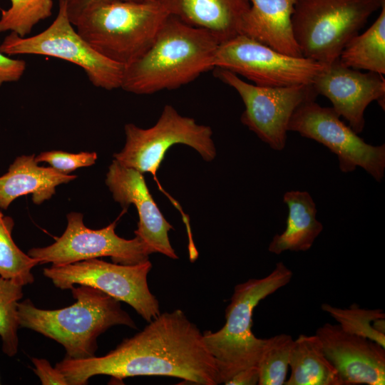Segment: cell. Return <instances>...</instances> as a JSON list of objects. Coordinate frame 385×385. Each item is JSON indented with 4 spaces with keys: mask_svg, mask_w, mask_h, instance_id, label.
Masks as SVG:
<instances>
[{
    "mask_svg": "<svg viewBox=\"0 0 385 385\" xmlns=\"http://www.w3.org/2000/svg\"><path fill=\"white\" fill-rule=\"evenodd\" d=\"M76 178L51 167L39 166L34 154L21 155L0 176V208L6 210L16 198L29 194L34 204L41 205L55 194L58 185Z\"/></svg>",
    "mask_w": 385,
    "mask_h": 385,
    "instance_id": "d6986e66",
    "label": "cell"
},
{
    "mask_svg": "<svg viewBox=\"0 0 385 385\" xmlns=\"http://www.w3.org/2000/svg\"><path fill=\"white\" fill-rule=\"evenodd\" d=\"M106 184L114 200L123 208L131 204L135 206L139 217L135 236L142 240L150 255L158 252L178 259L168 237V232L173 227L152 197L143 174L113 159L106 173Z\"/></svg>",
    "mask_w": 385,
    "mask_h": 385,
    "instance_id": "9a60e30c",
    "label": "cell"
},
{
    "mask_svg": "<svg viewBox=\"0 0 385 385\" xmlns=\"http://www.w3.org/2000/svg\"><path fill=\"white\" fill-rule=\"evenodd\" d=\"M213 66L244 76L260 86L285 87L311 85L324 66L303 56L282 53L240 34L219 44Z\"/></svg>",
    "mask_w": 385,
    "mask_h": 385,
    "instance_id": "30bf717a",
    "label": "cell"
},
{
    "mask_svg": "<svg viewBox=\"0 0 385 385\" xmlns=\"http://www.w3.org/2000/svg\"><path fill=\"white\" fill-rule=\"evenodd\" d=\"M259 381V369L257 366H254L242 370L236 374L228 380L226 385H255Z\"/></svg>",
    "mask_w": 385,
    "mask_h": 385,
    "instance_id": "4dcf8cb0",
    "label": "cell"
},
{
    "mask_svg": "<svg viewBox=\"0 0 385 385\" xmlns=\"http://www.w3.org/2000/svg\"><path fill=\"white\" fill-rule=\"evenodd\" d=\"M125 143L123 148L113 155L120 165L141 173H149L159 190L180 212L187 217L181 206L162 188L157 172L170 148L175 144L187 145L195 149L205 161L216 157V148L210 126L197 124L195 119L181 115L171 105H166L155 124L141 128L133 123L125 127Z\"/></svg>",
    "mask_w": 385,
    "mask_h": 385,
    "instance_id": "52a82bcc",
    "label": "cell"
},
{
    "mask_svg": "<svg viewBox=\"0 0 385 385\" xmlns=\"http://www.w3.org/2000/svg\"><path fill=\"white\" fill-rule=\"evenodd\" d=\"M339 60L351 68L385 73V4L371 26L349 41Z\"/></svg>",
    "mask_w": 385,
    "mask_h": 385,
    "instance_id": "7402d4cb",
    "label": "cell"
},
{
    "mask_svg": "<svg viewBox=\"0 0 385 385\" xmlns=\"http://www.w3.org/2000/svg\"><path fill=\"white\" fill-rule=\"evenodd\" d=\"M283 201L288 207L286 228L273 237L268 250L275 255L309 250L323 230L315 202L308 192L299 190L286 192Z\"/></svg>",
    "mask_w": 385,
    "mask_h": 385,
    "instance_id": "ffe728a7",
    "label": "cell"
},
{
    "mask_svg": "<svg viewBox=\"0 0 385 385\" xmlns=\"http://www.w3.org/2000/svg\"><path fill=\"white\" fill-rule=\"evenodd\" d=\"M76 302L58 309H43L27 299L18 304L19 327L30 329L48 337L74 359L96 356L97 338L111 327L124 325L136 329L120 301L89 286H73Z\"/></svg>",
    "mask_w": 385,
    "mask_h": 385,
    "instance_id": "3957f363",
    "label": "cell"
},
{
    "mask_svg": "<svg viewBox=\"0 0 385 385\" xmlns=\"http://www.w3.org/2000/svg\"><path fill=\"white\" fill-rule=\"evenodd\" d=\"M168 16L160 0L109 1L88 6L72 24L96 51L125 66L150 47Z\"/></svg>",
    "mask_w": 385,
    "mask_h": 385,
    "instance_id": "277c9868",
    "label": "cell"
},
{
    "mask_svg": "<svg viewBox=\"0 0 385 385\" xmlns=\"http://www.w3.org/2000/svg\"><path fill=\"white\" fill-rule=\"evenodd\" d=\"M323 144L338 158L343 173L360 167L376 181L383 180L385 172V145L366 143L358 133L340 120L332 107H323L315 101L299 106L293 113L288 131Z\"/></svg>",
    "mask_w": 385,
    "mask_h": 385,
    "instance_id": "8fae6325",
    "label": "cell"
},
{
    "mask_svg": "<svg viewBox=\"0 0 385 385\" xmlns=\"http://www.w3.org/2000/svg\"><path fill=\"white\" fill-rule=\"evenodd\" d=\"M219 44L211 33L168 15L150 47L124 66L120 88L138 95L176 89L214 69Z\"/></svg>",
    "mask_w": 385,
    "mask_h": 385,
    "instance_id": "7a4b0ae2",
    "label": "cell"
},
{
    "mask_svg": "<svg viewBox=\"0 0 385 385\" xmlns=\"http://www.w3.org/2000/svg\"><path fill=\"white\" fill-rule=\"evenodd\" d=\"M168 15L206 30L220 43L240 34L250 0H160Z\"/></svg>",
    "mask_w": 385,
    "mask_h": 385,
    "instance_id": "e0dca14e",
    "label": "cell"
},
{
    "mask_svg": "<svg viewBox=\"0 0 385 385\" xmlns=\"http://www.w3.org/2000/svg\"><path fill=\"white\" fill-rule=\"evenodd\" d=\"M292 336L280 334L266 339L262 352L257 362L259 385H282L287 378Z\"/></svg>",
    "mask_w": 385,
    "mask_h": 385,
    "instance_id": "d4e9b609",
    "label": "cell"
},
{
    "mask_svg": "<svg viewBox=\"0 0 385 385\" xmlns=\"http://www.w3.org/2000/svg\"><path fill=\"white\" fill-rule=\"evenodd\" d=\"M0 383H1V380H0Z\"/></svg>",
    "mask_w": 385,
    "mask_h": 385,
    "instance_id": "d6a6232c",
    "label": "cell"
},
{
    "mask_svg": "<svg viewBox=\"0 0 385 385\" xmlns=\"http://www.w3.org/2000/svg\"><path fill=\"white\" fill-rule=\"evenodd\" d=\"M312 86L317 95L324 96L331 101L334 110L358 134L364 130V112L371 102L377 101L384 109L383 75L347 67L339 58L324 66Z\"/></svg>",
    "mask_w": 385,
    "mask_h": 385,
    "instance_id": "5bb4252c",
    "label": "cell"
},
{
    "mask_svg": "<svg viewBox=\"0 0 385 385\" xmlns=\"http://www.w3.org/2000/svg\"><path fill=\"white\" fill-rule=\"evenodd\" d=\"M10 1V8L1 10L0 33L10 31L25 37L38 23L51 16L52 0Z\"/></svg>",
    "mask_w": 385,
    "mask_h": 385,
    "instance_id": "484cf974",
    "label": "cell"
},
{
    "mask_svg": "<svg viewBox=\"0 0 385 385\" xmlns=\"http://www.w3.org/2000/svg\"><path fill=\"white\" fill-rule=\"evenodd\" d=\"M0 208V277L22 285L32 284V269L38 262L24 253L14 242L12 231L14 221Z\"/></svg>",
    "mask_w": 385,
    "mask_h": 385,
    "instance_id": "603a6c76",
    "label": "cell"
},
{
    "mask_svg": "<svg viewBox=\"0 0 385 385\" xmlns=\"http://www.w3.org/2000/svg\"><path fill=\"white\" fill-rule=\"evenodd\" d=\"M151 268L149 260L122 265L94 258L64 265H52L43 269V274L61 289L74 285L98 289L127 303L149 322L160 314L159 302L148 284Z\"/></svg>",
    "mask_w": 385,
    "mask_h": 385,
    "instance_id": "9c48e42d",
    "label": "cell"
},
{
    "mask_svg": "<svg viewBox=\"0 0 385 385\" xmlns=\"http://www.w3.org/2000/svg\"><path fill=\"white\" fill-rule=\"evenodd\" d=\"M66 218L64 232L53 244L29 250L28 255L38 264L64 265L102 257L122 265L149 260L150 253L140 238L135 236L127 240L115 233L116 220L101 229L92 230L84 225L81 213L72 212Z\"/></svg>",
    "mask_w": 385,
    "mask_h": 385,
    "instance_id": "4fadbf2b",
    "label": "cell"
},
{
    "mask_svg": "<svg viewBox=\"0 0 385 385\" xmlns=\"http://www.w3.org/2000/svg\"><path fill=\"white\" fill-rule=\"evenodd\" d=\"M98 158L95 152H80L72 153L61 150H51L41 153L35 160L37 163H46L59 173L68 174L78 168L88 167L95 164Z\"/></svg>",
    "mask_w": 385,
    "mask_h": 385,
    "instance_id": "83f0119b",
    "label": "cell"
},
{
    "mask_svg": "<svg viewBox=\"0 0 385 385\" xmlns=\"http://www.w3.org/2000/svg\"><path fill=\"white\" fill-rule=\"evenodd\" d=\"M7 56L41 55L60 58L81 68L90 82L105 90L120 88L124 66L96 51L70 21L66 0H59L56 17L46 29L31 36L7 35L0 43Z\"/></svg>",
    "mask_w": 385,
    "mask_h": 385,
    "instance_id": "ba28073f",
    "label": "cell"
},
{
    "mask_svg": "<svg viewBox=\"0 0 385 385\" xmlns=\"http://www.w3.org/2000/svg\"><path fill=\"white\" fill-rule=\"evenodd\" d=\"M68 385L87 384L108 375L122 380L138 376L180 378L198 385H217V370L203 334L181 309L160 314L134 336L104 356L65 357L55 366Z\"/></svg>",
    "mask_w": 385,
    "mask_h": 385,
    "instance_id": "6da1fadb",
    "label": "cell"
},
{
    "mask_svg": "<svg viewBox=\"0 0 385 385\" xmlns=\"http://www.w3.org/2000/svg\"><path fill=\"white\" fill-rule=\"evenodd\" d=\"M31 361L34 365V371L42 384L68 385L63 374L56 367H53L48 360L32 358Z\"/></svg>",
    "mask_w": 385,
    "mask_h": 385,
    "instance_id": "f546056e",
    "label": "cell"
},
{
    "mask_svg": "<svg viewBox=\"0 0 385 385\" xmlns=\"http://www.w3.org/2000/svg\"><path fill=\"white\" fill-rule=\"evenodd\" d=\"M297 0H250L240 34L286 55L302 56L294 40L292 16Z\"/></svg>",
    "mask_w": 385,
    "mask_h": 385,
    "instance_id": "ac0fdd59",
    "label": "cell"
},
{
    "mask_svg": "<svg viewBox=\"0 0 385 385\" xmlns=\"http://www.w3.org/2000/svg\"><path fill=\"white\" fill-rule=\"evenodd\" d=\"M22 288V285L0 277V337L2 351L9 356L18 351V304L23 297Z\"/></svg>",
    "mask_w": 385,
    "mask_h": 385,
    "instance_id": "4316f807",
    "label": "cell"
},
{
    "mask_svg": "<svg viewBox=\"0 0 385 385\" xmlns=\"http://www.w3.org/2000/svg\"><path fill=\"white\" fill-rule=\"evenodd\" d=\"M292 274L282 262H278L266 277L237 284L225 309L224 326L215 332L202 333L215 362L217 384H225L238 372L257 366L266 339L252 333L254 309L261 300L286 286Z\"/></svg>",
    "mask_w": 385,
    "mask_h": 385,
    "instance_id": "5b68a950",
    "label": "cell"
},
{
    "mask_svg": "<svg viewBox=\"0 0 385 385\" xmlns=\"http://www.w3.org/2000/svg\"><path fill=\"white\" fill-rule=\"evenodd\" d=\"M316 335L343 385H384L385 348L381 345L330 323L318 328Z\"/></svg>",
    "mask_w": 385,
    "mask_h": 385,
    "instance_id": "2e32d148",
    "label": "cell"
},
{
    "mask_svg": "<svg viewBox=\"0 0 385 385\" xmlns=\"http://www.w3.org/2000/svg\"><path fill=\"white\" fill-rule=\"evenodd\" d=\"M289 366L291 374L285 385H343L316 334H301L293 341Z\"/></svg>",
    "mask_w": 385,
    "mask_h": 385,
    "instance_id": "44dd1931",
    "label": "cell"
},
{
    "mask_svg": "<svg viewBox=\"0 0 385 385\" xmlns=\"http://www.w3.org/2000/svg\"><path fill=\"white\" fill-rule=\"evenodd\" d=\"M26 68L25 61L11 58L0 51V87L5 83L20 80Z\"/></svg>",
    "mask_w": 385,
    "mask_h": 385,
    "instance_id": "f1b7e54d",
    "label": "cell"
},
{
    "mask_svg": "<svg viewBox=\"0 0 385 385\" xmlns=\"http://www.w3.org/2000/svg\"><path fill=\"white\" fill-rule=\"evenodd\" d=\"M150 1L158 0H66L67 11L71 23L76 16L88 6L102 1Z\"/></svg>",
    "mask_w": 385,
    "mask_h": 385,
    "instance_id": "1f68e13d",
    "label": "cell"
},
{
    "mask_svg": "<svg viewBox=\"0 0 385 385\" xmlns=\"http://www.w3.org/2000/svg\"><path fill=\"white\" fill-rule=\"evenodd\" d=\"M322 309L344 331L371 339L385 348V314L381 309H364L355 304L340 308L324 303Z\"/></svg>",
    "mask_w": 385,
    "mask_h": 385,
    "instance_id": "cb8c5ba5",
    "label": "cell"
},
{
    "mask_svg": "<svg viewBox=\"0 0 385 385\" xmlns=\"http://www.w3.org/2000/svg\"><path fill=\"white\" fill-rule=\"evenodd\" d=\"M384 4L385 0H297L292 26L302 56L332 63Z\"/></svg>",
    "mask_w": 385,
    "mask_h": 385,
    "instance_id": "8992f818",
    "label": "cell"
},
{
    "mask_svg": "<svg viewBox=\"0 0 385 385\" xmlns=\"http://www.w3.org/2000/svg\"><path fill=\"white\" fill-rule=\"evenodd\" d=\"M214 75L233 88L241 97L245 111L241 122L275 150L284 148L289 120L302 103L315 101L311 85L265 87L249 83L228 70L215 68Z\"/></svg>",
    "mask_w": 385,
    "mask_h": 385,
    "instance_id": "7c38bea8",
    "label": "cell"
}]
</instances>
